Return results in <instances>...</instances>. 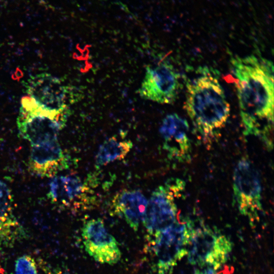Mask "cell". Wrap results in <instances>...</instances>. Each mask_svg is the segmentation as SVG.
<instances>
[{
  "label": "cell",
  "mask_w": 274,
  "mask_h": 274,
  "mask_svg": "<svg viewBox=\"0 0 274 274\" xmlns=\"http://www.w3.org/2000/svg\"><path fill=\"white\" fill-rule=\"evenodd\" d=\"M180 76L166 61L148 66L139 92L146 99L162 104L172 102L180 88Z\"/></svg>",
  "instance_id": "ba28073f"
},
{
  "label": "cell",
  "mask_w": 274,
  "mask_h": 274,
  "mask_svg": "<svg viewBox=\"0 0 274 274\" xmlns=\"http://www.w3.org/2000/svg\"><path fill=\"white\" fill-rule=\"evenodd\" d=\"M233 191L241 213L251 219L258 216L261 207V185L258 172L248 160L242 159L233 175Z\"/></svg>",
  "instance_id": "52a82bcc"
},
{
  "label": "cell",
  "mask_w": 274,
  "mask_h": 274,
  "mask_svg": "<svg viewBox=\"0 0 274 274\" xmlns=\"http://www.w3.org/2000/svg\"><path fill=\"white\" fill-rule=\"evenodd\" d=\"M131 148L132 143L130 141H120L115 137L111 138L100 146L96 155V164L103 166L115 160L123 159Z\"/></svg>",
  "instance_id": "9a60e30c"
},
{
  "label": "cell",
  "mask_w": 274,
  "mask_h": 274,
  "mask_svg": "<svg viewBox=\"0 0 274 274\" xmlns=\"http://www.w3.org/2000/svg\"><path fill=\"white\" fill-rule=\"evenodd\" d=\"M28 96L37 104L48 110H68L66 104L67 89L60 80L48 73L31 77L26 84Z\"/></svg>",
  "instance_id": "30bf717a"
},
{
  "label": "cell",
  "mask_w": 274,
  "mask_h": 274,
  "mask_svg": "<svg viewBox=\"0 0 274 274\" xmlns=\"http://www.w3.org/2000/svg\"><path fill=\"white\" fill-rule=\"evenodd\" d=\"M67 160L58 140L32 146L28 161L31 172L42 177H52L67 167Z\"/></svg>",
  "instance_id": "8fae6325"
},
{
  "label": "cell",
  "mask_w": 274,
  "mask_h": 274,
  "mask_svg": "<svg viewBox=\"0 0 274 274\" xmlns=\"http://www.w3.org/2000/svg\"><path fill=\"white\" fill-rule=\"evenodd\" d=\"M190 235V221H177L154 236L155 274H169L187 254Z\"/></svg>",
  "instance_id": "5b68a950"
},
{
  "label": "cell",
  "mask_w": 274,
  "mask_h": 274,
  "mask_svg": "<svg viewBox=\"0 0 274 274\" xmlns=\"http://www.w3.org/2000/svg\"><path fill=\"white\" fill-rule=\"evenodd\" d=\"M51 274H68V273L65 272H63L61 270H59V271H56L52 273Z\"/></svg>",
  "instance_id": "d6986e66"
},
{
  "label": "cell",
  "mask_w": 274,
  "mask_h": 274,
  "mask_svg": "<svg viewBox=\"0 0 274 274\" xmlns=\"http://www.w3.org/2000/svg\"><path fill=\"white\" fill-rule=\"evenodd\" d=\"M148 201L138 190H125L116 195L113 206L117 212L133 230H136L142 222Z\"/></svg>",
  "instance_id": "4fadbf2b"
},
{
  "label": "cell",
  "mask_w": 274,
  "mask_h": 274,
  "mask_svg": "<svg viewBox=\"0 0 274 274\" xmlns=\"http://www.w3.org/2000/svg\"><path fill=\"white\" fill-rule=\"evenodd\" d=\"M11 274H12V273H11Z\"/></svg>",
  "instance_id": "ffe728a7"
},
{
  "label": "cell",
  "mask_w": 274,
  "mask_h": 274,
  "mask_svg": "<svg viewBox=\"0 0 274 274\" xmlns=\"http://www.w3.org/2000/svg\"><path fill=\"white\" fill-rule=\"evenodd\" d=\"M241 116L246 134L261 135V124L272 125L273 65L251 55L231 60Z\"/></svg>",
  "instance_id": "6da1fadb"
},
{
  "label": "cell",
  "mask_w": 274,
  "mask_h": 274,
  "mask_svg": "<svg viewBox=\"0 0 274 274\" xmlns=\"http://www.w3.org/2000/svg\"><path fill=\"white\" fill-rule=\"evenodd\" d=\"M232 248L225 235L200 224L195 227L190 221L188 259L192 265L217 269L224 263Z\"/></svg>",
  "instance_id": "277c9868"
},
{
  "label": "cell",
  "mask_w": 274,
  "mask_h": 274,
  "mask_svg": "<svg viewBox=\"0 0 274 274\" xmlns=\"http://www.w3.org/2000/svg\"><path fill=\"white\" fill-rule=\"evenodd\" d=\"M82 235L85 250L95 261L114 264L121 258L118 244L100 219H92L83 225Z\"/></svg>",
  "instance_id": "9c48e42d"
},
{
  "label": "cell",
  "mask_w": 274,
  "mask_h": 274,
  "mask_svg": "<svg viewBox=\"0 0 274 274\" xmlns=\"http://www.w3.org/2000/svg\"><path fill=\"white\" fill-rule=\"evenodd\" d=\"M198 71L187 83L185 108L198 132L209 138L224 126L230 106L213 72L207 67Z\"/></svg>",
  "instance_id": "7a4b0ae2"
},
{
  "label": "cell",
  "mask_w": 274,
  "mask_h": 274,
  "mask_svg": "<svg viewBox=\"0 0 274 274\" xmlns=\"http://www.w3.org/2000/svg\"><path fill=\"white\" fill-rule=\"evenodd\" d=\"M15 274H38L34 259L29 255L19 257L15 262Z\"/></svg>",
  "instance_id": "e0dca14e"
},
{
  "label": "cell",
  "mask_w": 274,
  "mask_h": 274,
  "mask_svg": "<svg viewBox=\"0 0 274 274\" xmlns=\"http://www.w3.org/2000/svg\"><path fill=\"white\" fill-rule=\"evenodd\" d=\"M188 130L187 121L175 113L167 115L160 126L161 136L168 143H173L168 149L171 154L181 161L189 158L191 147Z\"/></svg>",
  "instance_id": "7c38bea8"
},
{
  "label": "cell",
  "mask_w": 274,
  "mask_h": 274,
  "mask_svg": "<svg viewBox=\"0 0 274 274\" xmlns=\"http://www.w3.org/2000/svg\"><path fill=\"white\" fill-rule=\"evenodd\" d=\"M85 188L78 177L71 175L54 177L49 184L48 196L55 203L70 207L83 196Z\"/></svg>",
  "instance_id": "5bb4252c"
},
{
  "label": "cell",
  "mask_w": 274,
  "mask_h": 274,
  "mask_svg": "<svg viewBox=\"0 0 274 274\" xmlns=\"http://www.w3.org/2000/svg\"><path fill=\"white\" fill-rule=\"evenodd\" d=\"M193 274H219L216 269L207 267L203 269H196Z\"/></svg>",
  "instance_id": "ac0fdd59"
},
{
  "label": "cell",
  "mask_w": 274,
  "mask_h": 274,
  "mask_svg": "<svg viewBox=\"0 0 274 274\" xmlns=\"http://www.w3.org/2000/svg\"><path fill=\"white\" fill-rule=\"evenodd\" d=\"M180 181L164 187L160 186L152 194L142 222L149 233L155 236L171 226L177 220L175 197L182 190Z\"/></svg>",
  "instance_id": "8992f818"
},
{
  "label": "cell",
  "mask_w": 274,
  "mask_h": 274,
  "mask_svg": "<svg viewBox=\"0 0 274 274\" xmlns=\"http://www.w3.org/2000/svg\"><path fill=\"white\" fill-rule=\"evenodd\" d=\"M12 205L10 189L5 182L0 181V232L9 231L17 224L12 214Z\"/></svg>",
  "instance_id": "2e32d148"
},
{
  "label": "cell",
  "mask_w": 274,
  "mask_h": 274,
  "mask_svg": "<svg viewBox=\"0 0 274 274\" xmlns=\"http://www.w3.org/2000/svg\"><path fill=\"white\" fill-rule=\"evenodd\" d=\"M70 113V110L60 112L48 110L28 96H24L17 120L18 128L21 136L31 146L56 141Z\"/></svg>",
  "instance_id": "3957f363"
}]
</instances>
